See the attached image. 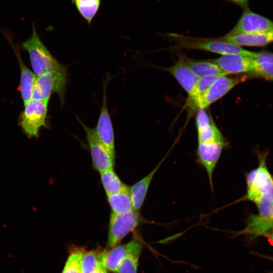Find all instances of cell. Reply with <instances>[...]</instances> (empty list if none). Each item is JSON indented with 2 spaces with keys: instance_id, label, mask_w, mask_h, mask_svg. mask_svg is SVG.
<instances>
[{
  "instance_id": "1",
  "label": "cell",
  "mask_w": 273,
  "mask_h": 273,
  "mask_svg": "<svg viewBox=\"0 0 273 273\" xmlns=\"http://www.w3.org/2000/svg\"><path fill=\"white\" fill-rule=\"evenodd\" d=\"M30 37L22 43L28 52L33 73L36 76L50 73L67 74L65 67L51 54L40 39L33 25Z\"/></svg>"
},
{
  "instance_id": "2",
  "label": "cell",
  "mask_w": 273,
  "mask_h": 273,
  "mask_svg": "<svg viewBox=\"0 0 273 273\" xmlns=\"http://www.w3.org/2000/svg\"><path fill=\"white\" fill-rule=\"evenodd\" d=\"M176 40L177 47L181 48L198 49L222 55L230 54H241L253 57L255 53L244 49L241 46L223 40L219 38H195L174 33L168 34Z\"/></svg>"
},
{
  "instance_id": "3",
  "label": "cell",
  "mask_w": 273,
  "mask_h": 273,
  "mask_svg": "<svg viewBox=\"0 0 273 273\" xmlns=\"http://www.w3.org/2000/svg\"><path fill=\"white\" fill-rule=\"evenodd\" d=\"M146 220L140 212L132 210L124 214L111 212L109 223L107 246L111 248L120 242Z\"/></svg>"
},
{
  "instance_id": "4",
  "label": "cell",
  "mask_w": 273,
  "mask_h": 273,
  "mask_svg": "<svg viewBox=\"0 0 273 273\" xmlns=\"http://www.w3.org/2000/svg\"><path fill=\"white\" fill-rule=\"evenodd\" d=\"M49 101L31 99L24 104L20 125L28 137H37L42 127L47 126Z\"/></svg>"
},
{
  "instance_id": "5",
  "label": "cell",
  "mask_w": 273,
  "mask_h": 273,
  "mask_svg": "<svg viewBox=\"0 0 273 273\" xmlns=\"http://www.w3.org/2000/svg\"><path fill=\"white\" fill-rule=\"evenodd\" d=\"M67 74L46 73L36 76L31 99L49 101L53 93H56L62 104L67 83Z\"/></svg>"
},
{
  "instance_id": "6",
  "label": "cell",
  "mask_w": 273,
  "mask_h": 273,
  "mask_svg": "<svg viewBox=\"0 0 273 273\" xmlns=\"http://www.w3.org/2000/svg\"><path fill=\"white\" fill-rule=\"evenodd\" d=\"M84 129L93 168L99 173L114 168L115 157L113 156L101 142L96 133L95 128H90L80 121Z\"/></svg>"
},
{
  "instance_id": "7",
  "label": "cell",
  "mask_w": 273,
  "mask_h": 273,
  "mask_svg": "<svg viewBox=\"0 0 273 273\" xmlns=\"http://www.w3.org/2000/svg\"><path fill=\"white\" fill-rule=\"evenodd\" d=\"M244 10L239 21L228 34L257 33L273 31L272 21L249 9Z\"/></svg>"
},
{
  "instance_id": "8",
  "label": "cell",
  "mask_w": 273,
  "mask_h": 273,
  "mask_svg": "<svg viewBox=\"0 0 273 273\" xmlns=\"http://www.w3.org/2000/svg\"><path fill=\"white\" fill-rule=\"evenodd\" d=\"M107 84L106 81L104 83L102 105L95 129L99 140L115 157L114 132L107 106Z\"/></svg>"
},
{
  "instance_id": "9",
  "label": "cell",
  "mask_w": 273,
  "mask_h": 273,
  "mask_svg": "<svg viewBox=\"0 0 273 273\" xmlns=\"http://www.w3.org/2000/svg\"><path fill=\"white\" fill-rule=\"evenodd\" d=\"M225 142H209L198 144L197 161L205 169L212 190V176L223 150L228 146Z\"/></svg>"
},
{
  "instance_id": "10",
  "label": "cell",
  "mask_w": 273,
  "mask_h": 273,
  "mask_svg": "<svg viewBox=\"0 0 273 273\" xmlns=\"http://www.w3.org/2000/svg\"><path fill=\"white\" fill-rule=\"evenodd\" d=\"M211 61L226 74L253 72L252 57L238 54L223 55Z\"/></svg>"
},
{
  "instance_id": "11",
  "label": "cell",
  "mask_w": 273,
  "mask_h": 273,
  "mask_svg": "<svg viewBox=\"0 0 273 273\" xmlns=\"http://www.w3.org/2000/svg\"><path fill=\"white\" fill-rule=\"evenodd\" d=\"M239 82L236 78L221 76L211 85L199 102L197 107L205 109L219 100Z\"/></svg>"
},
{
  "instance_id": "12",
  "label": "cell",
  "mask_w": 273,
  "mask_h": 273,
  "mask_svg": "<svg viewBox=\"0 0 273 273\" xmlns=\"http://www.w3.org/2000/svg\"><path fill=\"white\" fill-rule=\"evenodd\" d=\"M171 149L150 172L132 186H129V193L134 211L138 212H141V209L145 201L153 178L161 165L166 158Z\"/></svg>"
},
{
  "instance_id": "13",
  "label": "cell",
  "mask_w": 273,
  "mask_h": 273,
  "mask_svg": "<svg viewBox=\"0 0 273 273\" xmlns=\"http://www.w3.org/2000/svg\"><path fill=\"white\" fill-rule=\"evenodd\" d=\"M165 69L176 79L188 95L192 92L199 79L187 64L185 58L183 57L173 66Z\"/></svg>"
},
{
  "instance_id": "14",
  "label": "cell",
  "mask_w": 273,
  "mask_h": 273,
  "mask_svg": "<svg viewBox=\"0 0 273 273\" xmlns=\"http://www.w3.org/2000/svg\"><path fill=\"white\" fill-rule=\"evenodd\" d=\"M220 38L240 46L260 47L273 42V31L237 35L227 34Z\"/></svg>"
},
{
  "instance_id": "15",
  "label": "cell",
  "mask_w": 273,
  "mask_h": 273,
  "mask_svg": "<svg viewBox=\"0 0 273 273\" xmlns=\"http://www.w3.org/2000/svg\"><path fill=\"white\" fill-rule=\"evenodd\" d=\"M273 229V215L266 216L260 213L252 215L249 218L244 229L237 233L238 235H247L250 240L266 234Z\"/></svg>"
},
{
  "instance_id": "16",
  "label": "cell",
  "mask_w": 273,
  "mask_h": 273,
  "mask_svg": "<svg viewBox=\"0 0 273 273\" xmlns=\"http://www.w3.org/2000/svg\"><path fill=\"white\" fill-rule=\"evenodd\" d=\"M268 195L273 198V179L264 165L262 160L252 186L248 188L247 199L258 195Z\"/></svg>"
},
{
  "instance_id": "17",
  "label": "cell",
  "mask_w": 273,
  "mask_h": 273,
  "mask_svg": "<svg viewBox=\"0 0 273 273\" xmlns=\"http://www.w3.org/2000/svg\"><path fill=\"white\" fill-rule=\"evenodd\" d=\"M14 51L20 68V91L22 99L25 104L31 99L36 76L23 63L17 49H14Z\"/></svg>"
},
{
  "instance_id": "18",
  "label": "cell",
  "mask_w": 273,
  "mask_h": 273,
  "mask_svg": "<svg viewBox=\"0 0 273 273\" xmlns=\"http://www.w3.org/2000/svg\"><path fill=\"white\" fill-rule=\"evenodd\" d=\"M107 197L111 212L124 214L133 210L129 186L127 185L120 192Z\"/></svg>"
},
{
  "instance_id": "19",
  "label": "cell",
  "mask_w": 273,
  "mask_h": 273,
  "mask_svg": "<svg viewBox=\"0 0 273 273\" xmlns=\"http://www.w3.org/2000/svg\"><path fill=\"white\" fill-rule=\"evenodd\" d=\"M132 240L126 244L116 245L109 250L103 251V261L107 268L115 272L121 260L130 251Z\"/></svg>"
},
{
  "instance_id": "20",
  "label": "cell",
  "mask_w": 273,
  "mask_h": 273,
  "mask_svg": "<svg viewBox=\"0 0 273 273\" xmlns=\"http://www.w3.org/2000/svg\"><path fill=\"white\" fill-rule=\"evenodd\" d=\"M143 247L141 242L133 240L130 251L119 263L116 273H137L138 262Z\"/></svg>"
},
{
  "instance_id": "21",
  "label": "cell",
  "mask_w": 273,
  "mask_h": 273,
  "mask_svg": "<svg viewBox=\"0 0 273 273\" xmlns=\"http://www.w3.org/2000/svg\"><path fill=\"white\" fill-rule=\"evenodd\" d=\"M252 59L253 72L265 78L273 79V53H255Z\"/></svg>"
},
{
  "instance_id": "22",
  "label": "cell",
  "mask_w": 273,
  "mask_h": 273,
  "mask_svg": "<svg viewBox=\"0 0 273 273\" xmlns=\"http://www.w3.org/2000/svg\"><path fill=\"white\" fill-rule=\"evenodd\" d=\"M185 60L187 64L199 78L212 75H226L219 67L212 61H195L186 58Z\"/></svg>"
},
{
  "instance_id": "23",
  "label": "cell",
  "mask_w": 273,
  "mask_h": 273,
  "mask_svg": "<svg viewBox=\"0 0 273 273\" xmlns=\"http://www.w3.org/2000/svg\"><path fill=\"white\" fill-rule=\"evenodd\" d=\"M100 174L101 181L107 196L120 192L126 186L121 180L114 168L105 170Z\"/></svg>"
},
{
  "instance_id": "24",
  "label": "cell",
  "mask_w": 273,
  "mask_h": 273,
  "mask_svg": "<svg viewBox=\"0 0 273 273\" xmlns=\"http://www.w3.org/2000/svg\"><path fill=\"white\" fill-rule=\"evenodd\" d=\"M220 76L208 75L199 78L192 92L189 95L190 104L197 107V105L213 82Z\"/></svg>"
},
{
  "instance_id": "25",
  "label": "cell",
  "mask_w": 273,
  "mask_h": 273,
  "mask_svg": "<svg viewBox=\"0 0 273 273\" xmlns=\"http://www.w3.org/2000/svg\"><path fill=\"white\" fill-rule=\"evenodd\" d=\"M72 2L79 14L90 25L99 10L101 0H72Z\"/></svg>"
},
{
  "instance_id": "26",
  "label": "cell",
  "mask_w": 273,
  "mask_h": 273,
  "mask_svg": "<svg viewBox=\"0 0 273 273\" xmlns=\"http://www.w3.org/2000/svg\"><path fill=\"white\" fill-rule=\"evenodd\" d=\"M197 129L198 144L226 142L213 121L211 123Z\"/></svg>"
},
{
  "instance_id": "27",
  "label": "cell",
  "mask_w": 273,
  "mask_h": 273,
  "mask_svg": "<svg viewBox=\"0 0 273 273\" xmlns=\"http://www.w3.org/2000/svg\"><path fill=\"white\" fill-rule=\"evenodd\" d=\"M103 251L91 250L84 252L82 260V273H93L103 261Z\"/></svg>"
},
{
  "instance_id": "28",
  "label": "cell",
  "mask_w": 273,
  "mask_h": 273,
  "mask_svg": "<svg viewBox=\"0 0 273 273\" xmlns=\"http://www.w3.org/2000/svg\"><path fill=\"white\" fill-rule=\"evenodd\" d=\"M85 251L75 249L69 254L62 273H82V260Z\"/></svg>"
},
{
  "instance_id": "29",
  "label": "cell",
  "mask_w": 273,
  "mask_h": 273,
  "mask_svg": "<svg viewBox=\"0 0 273 273\" xmlns=\"http://www.w3.org/2000/svg\"><path fill=\"white\" fill-rule=\"evenodd\" d=\"M257 171V169L253 170L248 174L247 177V184L248 188H250L252 186L255 178Z\"/></svg>"
},
{
  "instance_id": "30",
  "label": "cell",
  "mask_w": 273,
  "mask_h": 273,
  "mask_svg": "<svg viewBox=\"0 0 273 273\" xmlns=\"http://www.w3.org/2000/svg\"><path fill=\"white\" fill-rule=\"evenodd\" d=\"M233 3L239 6L244 10L248 9V5L250 0H226Z\"/></svg>"
},
{
  "instance_id": "31",
  "label": "cell",
  "mask_w": 273,
  "mask_h": 273,
  "mask_svg": "<svg viewBox=\"0 0 273 273\" xmlns=\"http://www.w3.org/2000/svg\"><path fill=\"white\" fill-rule=\"evenodd\" d=\"M93 273H107V268L103 261H103L102 263H101L100 265L98 268V269Z\"/></svg>"
},
{
  "instance_id": "32",
  "label": "cell",
  "mask_w": 273,
  "mask_h": 273,
  "mask_svg": "<svg viewBox=\"0 0 273 273\" xmlns=\"http://www.w3.org/2000/svg\"><path fill=\"white\" fill-rule=\"evenodd\" d=\"M268 238L273 242V231L268 235Z\"/></svg>"
}]
</instances>
